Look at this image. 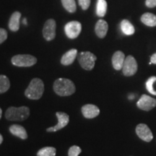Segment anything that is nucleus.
I'll return each mask as SVG.
<instances>
[{
    "instance_id": "nucleus-1",
    "label": "nucleus",
    "mask_w": 156,
    "mask_h": 156,
    "mask_svg": "<svg viewBox=\"0 0 156 156\" xmlns=\"http://www.w3.org/2000/svg\"><path fill=\"white\" fill-rule=\"evenodd\" d=\"M54 92L59 96H69L75 92V85L73 82L65 78H58L54 83Z\"/></svg>"
},
{
    "instance_id": "nucleus-2",
    "label": "nucleus",
    "mask_w": 156,
    "mask_h": 156,
    "mask_svg": "<svg viewBox=\"0 0 156 156\" xmlns=\"http://www.w3.org/2000/svg\"><path fill=\"white\" fill-rule=\"evenodd\" d=\"M44 92V84L41 79L34 78L30 81L28 87L25 91V95L31 100H38Z\"/></svg>"
},
{
    "instance_id": "nucleus-3",
    "label": "nucleus",
    "mask_w": 156,
    "mask_h": 156,
    "mask_svg": "<svg viewBox=\"0 0 156 156\" xmlns=\"http://www.w3.org/2000/svg\"><path fill=\"white\" fill-rule=\"evenodd\" d=\"M30 115V109L26 106L9 107L6 111L5 117L9 121H24L28 118Z\"/></svg>"
},
{
    "instance_id": "nucleus-4",
    "label": "nucleus",
    "mask_w": 156,
    "mask_h": 156,
    "mask_svg": "<svg viewBox=\"0 0 156 156\" xmlns=\"http://www.w3.org/2000/svg\"><path fill=\"white\" fill-rule=\"evenodd\" d=\"M12 63L16 67H28L36 64L37 58L29 54H18L12 58Z\"/></svg>"
},
{
    "instance_id": "nucleus-5",
    "label": "nucleus",
    "mask_w": 156,
    "mask_h": 156,
    "mask_svg": "<svg viewBox=\"0 0 156 156\" xmlns=\"http://www.w3.org/2000/svg\"><path fill=\"white\" fill-rule=\"evenodd\" d=\"M96 59V56L90 51L81 52L78 56V61L81 67L88 71L93 69Z\"/></svg>"
},
{
    "instance_id": "nucleus-6",
    "label": "nucleus",
    "mask_w": 156,
    "mask_h": 156,
    "mask_svg": "<svg viewBox=\"0 0 156 156\" xmlns=\"http://www.w3.org/2000/svg\"><path fill=\"white\" fill-rule=\"evenodd\" d=\"M137 71V63L132 56H128L125 58L124 65L122 67L123 75L126 77L134 75Z\"/></svg>"
},
{
    "instance_id": "nucleus-7",
    "label": "nucleus",
    "mask_w": 156,
    "mask_h": 156,
    "mask_svg": "<svg viewBox=\"0 0 156 156\" xmlns=\"http://www.w3.org/2000/svg\"><path fill=\"white\" fill-rule=\"evenodd\" d=\"M82 30L81 23L78 21H71L66 24L64 31L67 36L70 39L76 38L80 34Z\"/></svg>"
},
{
    "instance_id": "nucleus-8",
    "label": "nucleus",
    "mask_w": 156,
    "mask_h": 156,
    "mask_svg": "<svg viewBox=\"0 0 156 156\" xmlns=\"http://www.w3.org/2000/svg\"><path fill=\"white\" fill-rule=\"evenodd\" d=\"M56 21L53 19H49L45 23L43 28V36L48 41H52L56 36Z\"/></svg>"
},
{
    "instance_id": "nucleus-9",
    "label": "nucleus",
    "mask_w": 156,
    "mask_h": 156,
    "mask_svg": "<svg viewBox=\"0 0 156 156\" xmlns=\"http://www.w3.org/2000/svg\"><path fill=\"white\" fill-rule=\"evenodd\" d=\"M136 106L141 110L148 112L156 106V99L144 94L138 100L136 103Z\"/></svg>"
},
{
    "instance_id": "nucleus-10",
    "label": "nucleus",
    "mask_w": 156,
    "mask_h": 156,
    "mask_svg": "<svg viewBox=\"0 0 156 156\" xmlns=\"http://www.w3.org/2000/svg\"><path fill=\"white\" fill-rule=\"evenodd\" d=\"M56 116L58 119V123L56 126H53V127H49L46 129V131L48 132H56L58 130L62 129L64 127H65L67 125L69 121V115L64 112H56Z\"/></svg>"
},
{
    "instance_id": "nucleus-11",
    "label": "nucleus",
    "mask_w": 156,
    "mask_h": 156,
    "mask_svg": "<svg viewBox=\"0 0 156 156\" xmlns=\"http://www.w3.org/2000/svg\"><path fill=\"white\" fill-rule=\"evenodd\" d=\"M136 133L140 139L145 142H151L153 138V133L147 125L145 124H140L136 127Z\"/></svg>"
},
{
    "instance_id": "nucleus-12",
    "label": "nucleus",
    "mask_w": 156,
    "mask_h": 156,
    "mask_svg": "<svg viewBox=\"0 0 156 156\" xmlns=\"http://www.w3.org/2000/svg\"><path fill=\"white\" fill-rule=\"evenodd\" d=\"M82 114L86 119H93L100 114V109L93 104H86L82 107Z\"/></svg>"
},
{
    "instance_id": "nucleus-13",
    "label": "nucleus",
    "mask_w": 156,
    "mask_h": 156,
    "mask_svg": "<svg viewBox=\"0 0 156 156\" xmlns=\"http://www.w3.org/2000/svg\"><path fill=\"white\" fill-rule=\"evenodd\" d=\"M124 61H125V55H124V54L122 51H117L112 56L113 67L116 70H118V71L122 69Z\"/></svg>"
},
{
    "instance_id": "nucleus-14",
    "label": "nucleus",
    "mask_w": 156,
    "mask_h": 156,
    "mask_svg": "<svg viewBox=\"0 0 156 156\" xmlns=\"http://www.w3.org/2000/svg\"><path fill=\"white\" fill-rule=\"evenodd\" d=\"M108 25L104 20H99L98 21L95 27V34L98 36V37L100 38H105V36H106L107 32H108Z\"/></svg>"
},
{
    "instance_id": "nucleus-15",
    "label": "nucleus",
    "mask_w": 156,
    "mask_h": 156,
    "mask_svg": "<svg viewBox=\"0 0 156 156\" xmlns=\"http://www.w3.org/2000/svg\"><path fill=\"white\" fill-rule=\"evenodd\" d=\"M77 56V49H71L66 52L65 54L62 56L61 58V63L64 66H68L72 64L75 61V59Z\"/></svg>"
},
{
    "instance_id": "nucleus-16",
    "label": "nucleus",
    "mask_w": 156,
    "mask_h": 156,
    "mask_svg": "<svg viewBox=\"0 0 156 156\" xmlns=\"http://www.w3.org/2000/svg\"><path fill=\"white\" fill-rule=\"evenodd\" d=\"M9 132H11L12 134L22 140H26L28 138V134H27L26 130L23 126L20 125L13 124L9 127Z\"/></svg>"
},
{
    "instance_id": "nucleus-17",
    "label": "nucleus",
    "mask_w": 156,
    "mask_h": 156,
    "mask_svg": "<svg viewBox=\"0 0 156 156\" xmlns=\"http://www.w3.org/2000/svg\"><path fill=\"white\" fill-rule=\"evenodd\" d=\"M21 17V14L19 12H15L11 15L9 21V28L13 32H16L20 28V20Z\"/></svg>"
},
{
    "instance_id": "nucleus-18",
    "label": "nucleus",
    "mask_w": 156,
    "mask_h": 156,
    "mask_svg": "<svg viewBox=\"0 0 156 156\" xmlns=\"http://www.w3.org/2000/svg\"><path fill=\"white\" fill-rule=\"evenodd\" d=\"M141 21L142 23L150 27L156 26V15L147 12L142 15Z\"/></svg>"
},
{
    "instance_id": "nucleus-19",
    "label": "nucleus",
    "mask_w": 156,
    "mask_h": 156,
    "mask_svg": "<svg viewBox=\"0 0 156 156\" xmlns=\"http://www.w3.org/2000/svg\"><path fill=\"white\" fill-rule=\"evenodd\" d=\"M121 29L122 31L126 36H131L134 34V28L133 25L132 24L127 20H123L121 23Z\"/></svg>"
},
{
    "instance_id": "nucleus-20",
    "label": "nucleus",
    "mask_w": 156,
    "mask_h": 156,
    "mask_svg": "<svg viewBox=\"0 0 156 156\" xmlns=\"http://www.w3.org/2000/svg\"><path fill=\"white\" fill-rule=\"evenodd\" d=\"M107 11V2L106 0H98L96 5V14L98 17L105 16Z\"/></svg>"
},
{
    "instance_id": "nucleus-21",
    "label": "nucleus",
    "mask_w": 156,
    "mask_h": 156,
    "mask_svg": "<svg viewBox=\"0 0 156 156\" xmlns=\"http://www.w3.org/2000/svg\"><path fill=\"white\" fill-rule=\"evenodd\" d=\"M10 87V83L7 76L0 75V94L7 92Z\"/></svg>"
},
{
    "instance_id": "nucleus-22",
    "label": "nucleus",
    "mask_w": 156,
    "mask_h": 156,
    "mask_svg": "<svg viewBox=\"0 0 156 156\" xmlns=\"http://www.w3.org/2000/svg\"><path fill=\"white\" fill-rule=\"evenodd\" d=\"M56 150L53 147H45L39 150L37 156H55Z\"/></svg>"
},
{
    "instance_id": "nucleus-23",
    "label": "nucleus",
    "mask_w": 156,
    "mask_h": 156,
    "mask_svg": "<svg viewBox=\"0 0 156 156\" xmlns=\"http://www.w3.org/2000/svg\"><path fill=\"white\" fill-rule=\"evenodd\" d=\"M62 3L64 9L69 12L74 13L77 9L75 0H62Z\"/></svg>"
},
{
    "instance_id": "nucleus-24",
    "label": "nucleus",
    "mask_w": 156,
    "mask_h": 156,
    "mask_svg": "<svg viewBox=\"0 0 156 156\" xmlns=\"http://www.w3.org/2000/svg\"><path fill=\"white\" fill-rule=\"evenodd\" d=\"M156 82V77L155 76H152L147 80V82L145 83V87L147 90L151 94L156 95V91L153 88V85Z\"/></svg>"
},
{
    "instance_id": "nucleus-25",
    "label": "nucleus",
    "mask_w": 156,
    "mask_h": 156,
    "mask_svg": "<svg viewBox=\"0 0 156 156\" xmlns=\"http://www.w3.org/2000/svg\"><path fill=\"white\" fill-rule=\"evenodd\" d=\"M82 152L81 148L79 146L73 145L69 149L68 156H78Z\"/></svg>"
},
{
    "instance_id": "nucleus-26",
    "label": "nucleus",
    "mask_w": 156,
    "mask_h": 156,
    "mask_svg": "<svg viewBox=\"0 0 156 156\" xmlns=\"http://www.w3.org/2000/svg\"><path fill=\"white\" fill-rule=\"evenodd\" d=\"M78 2L83 10H86L90 5V0H78Z\"/></svg>"
},
{
    "instance_id": "nucleus-27",
    "label": "nucleus",
    "mask_w": 156,
    "mask_h": 156,
    "mask_svg": "<svg viewBox=\"0 0 156 156\" xmlns=\"http://www.w3.org/2000/svg\"><path fill=\"white\" fill-rule=\"evenodd\" d=\"M7 38V32L5 29L0 28V44L5 41Z\"/></svg>"
},
{
    "instance_id": "nucleus-28",
    "label": "nucleus",
    "mask_w": 156,
    "mask_h": 156,
    "mask_svg": "<svg viewBox=\"0 0 156 156\" xmlns=\"http://www.w3.org/2000/svg\"><path fill=\"white\" fill-rule=\"evenodd\" d=\"M145 5L147 7L153 8L156 7V0H146Z\"/></svg>"
},
{
    "instance_id": "nucleus-29",
    "label": "nucleus",
    "mask_w": 156,
    "mask_h": 156,
    "mask_svg": "<svg viewBox=\"0 0 156 156\" xmlns=\"http://www.w3.org/2000/svg\"><path fill=\"white\" fill-rule=\"evenodd\" d=\"M151 62L152 64H156V53L153 54L151 57Z\"/></svg>"
},
{
    "instance_id": "nucleus-30",
    "label": "nucleus",
    "mask_w": 156,
    "mask_h": 156,
    "mask_svg": "<svg viewBox=\"0 0 156 156\" xmlns=\"http://www.w3.org/2000/svg\"><path fill=\"white\" fill-rule=\"evenodd\" d=\"M2 142H3V137H2V134H0V145L2 143Z\"/></svg>"
},
{
    "instance_id": "nucleus-31",
    "label": "nucleus",
    "mask_w": 156,
    "mask_h": 156,
    "mask_svg": "<svg viewBox=\"0 0 156 156\" xmlns=\"http://www.w3.org/2000/svg\"><path fill=\"white\" fill-rule=\"evenodd\" d=\"M23 24L24 25H27V20H26V18H25V19H23Z\"/></svg>"
},
{
    "instance_id": "nucleus-32",
    "label": "nucleus",
    "mask_w": 156,
    "mask_h": 156,
    "mask_svg": "<svg viewBox=\"0 0 156 156\" xmlns=\"http://www.w3.org/2000/svg\"><path fill=\"white\" fill-rule=\"evenodd\" d=\"M2 111L1 108H0V119H1L2 118Z\"/></svg>"
}]
</instances>
